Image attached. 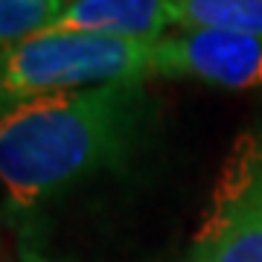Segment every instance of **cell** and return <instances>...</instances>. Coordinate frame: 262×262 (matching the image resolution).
<instances>
[{
	"instance_id": "5",
	"label": "cell",
	"mask_w": 262,
	"mask_h": 262,
	"mask_svg": "<svg viewBox=\"0 0 262 262\" xmlns=\"http://www.w3.org/2000/svg\"><path fill=\"white\" fill-rule=\"evenodd\" d=\"M50 29L122 41H160L172 27L166 0H64Z\"/></svg>"
},
{
	"instance_id": "3",
	"label": "cell",
	"mask_w": 262,
	"mask_h": 262,
	"mask_svg": "<svg viewBox=\"0 0 262 262\" xmlns=\"http://www.w3.org/2000/svg\"><path fill=\"white\" fill-rule=\"evenodd\" d=\"M184 262H262V134L233 143Z\"/></svg>"
},
{
	"instance_id": "7",
	"label": "cell",
	"mask_w": 262,
	"mask_h": 262,
	"mask_svg": "<svg viewBox=\"0 0 262 262\" xmlns=\"http://www.w3.org/2000/svg\"><path fill=\"white\" fill-rule=\"evenodd\" d=\"M61 3L64 0H0V53L50 29Z\"/></svg>"
},
{
	"instance_id": "6",
	"label": "cell",
	"mask_w": 262,
	"mask_h": 262,
	"mask_svg": "<svg viewBox=\"0 0 262 262\" xmlns=\"http://www.w3.org/2000/svg\"><path fill=\"white\" fill-rule=\"evenodd\" d=\"M172 29H215L262 38V0H166Z\"/></svg>"
},
{
	"instance_id": "1",
	"label": "cell",
	"mask_w": 262,
	"mask_h": 262,
	"mask_svg": "<svg viewBox=\"0 0 262 262\" xmlns=\"http://www.w3.org/2000/svg\"><path fill=\"white\" fill-rule=\"evenodd\" d=\"M149 111L146 82L50 94L0 111V189L32 213L96 172L122 166Z\"/></svg>"
},
{
	"instance_id": "4",
	"label": "cell",
	"mask_w": 262,
	"mask_h": 262,
	"mask_svg": "<svg viewBox=\"0 0 262 262\" xmlns=\"http://www.w3.org/2000/svg\"><path fill=\"white\" fill-rule=\"evenodd\" d=\"M151 76L256 91L262 88V38L215 29H169L155 41Z\"/></svg>"
},
{
	"instance_id": "2",
	"label": "cell",
	"mask_w": 262,
	"mask_h": 262,
	"mask_svg": "<svg viewBox=\"0 0 262 262\" xmlns=\"http://www.w3.org/2000/svg\"><path fill=\"white\" fill-rule=\"evenodd\" d=\"M155 41L44 29L0 53V111L50 94L114 82H146Z\"/></svg>"
}]
</instances>
